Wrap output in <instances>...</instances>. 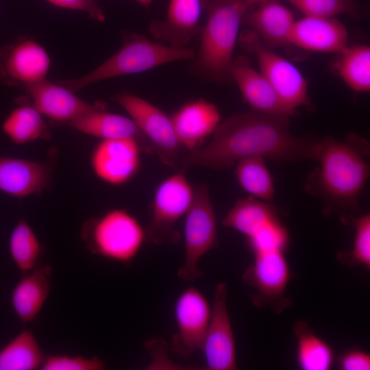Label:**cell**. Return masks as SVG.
Returning <instances> with one entry per match:
<instances>
[{
  "mask_svg": "<svg viewBox=\"0 0 370 370\" xmlns=\"http://www.w3.org/2000/svg\"><path fill=\"white\" fill-rule=\"evenodd\" d=\"M319 140L295 136L288 116L255 110L237 113L219 123L206 145L187 151L179 171L186 173L193 166L225 170L251 156L280 164L315 160Z\"/></svg>",
  "mask_w": 370,
  "mask_h": 370,
  "instance_id": "6da1fadb",
  "label": "cell"
},
{
  "mask_svg": "<svg viewBox=\"0 0 370 370\" xmlns=\"http://www.w3.org/2000/svg\"><path fill=\"white\" fill-rule=\"evenodd\" d=\"M369 150V143L352 133L343 140L320 138L315 160L320 165L308 175L305 190L322 201L325 214L358 210L370 174Z\"/></svg>",
  "mask_w": 370,
  "mask_h": 370,
  "instance_id": "7a4b0ae2",
  "label": "cell"
},
{
  "mask_svg": "<svg viewBox=\"0 0 370 370\" xmlns=\"http://www.w3.org/2000/svg\"><path fill=\"white\" fill-rule=\"evenodd\" d=\"M207 18L192 71L216 82L232 79L233 53L241 25L250 7L246 0H204Z\"/></svg>",
  "mask_w": 370,
  "mask_h": 370,
  "instance_id": "3957f363",
  "label": "cell"
},
{
  "mask_svg": "<svg viewBox=\"0 0 370 370\" xmlns=\"http://www.w3.org/2000/svg\"><path fill=\"white\" fill-rule=\"evenodd\" d=\"M122 38L121 48L90 72L57 82L76 92L105 79L143 73L173 62L190 60L195 56L191 48L162 45L136 33L124 32Z\"/></svg>",
  "mask_w": 370,
  "mask_h": 370,
  "instance_id": "277c9868",
  "label": "cell"
},
{
  "mask_svg": "<svg viewBox=\"0 0 370 370\" xmlns=\"http://www.w3.org/2000/svg\"><path fill=\"white\" fill-rule=\"evenodd\" d=\"M80 238L90 253L122 264L130 263L146 242L145 228L122 208L88 219Z\"/></svg>",
  "mask_w": 370,
  "mask_h": 370,
  "instance_id": "5b68a950",
  "label": "cell"
},
{
  "mask_svg": "<svg viewBox=\"0 0 370 370\" xmlns=\"http://www.w3.org/2000/svg\"><path fill=\"white\" fill-rule=\"evenodd\" d=\"M184 216V258L177 275L181 280L190 282L204 276L198 266L199 260L220 245L215 211L208 184L193 186V200Z\"/></svg>",
  "mask_w": 370,
  "mask_h": 370,
  "instance_id": "8992f818",
  "label": "cell"
},
{
  "mask_svg": "<svg viewBox=\"0 0 370 370\" xmlns=\"http://www.w3.org/2000/svg\"><path fill=\"white\" fill-rule=\"evenodd\" d=\"M193 197V186L185 173L176 171L157 186L150 206L149 221L145 228V241L154 245L177 244L181 234L177 221L188 210Z\"/></svg>",
  "mask_w": 370,
  "mask_h": 370,
  "instance_id": "52a82bcc",
  "label": "cell"
},
{
  "mask_svg": "<svg viewBox=\"0 0 370 370\" xmlns=\"http://www.w3.org/2000/svg\"><path fill=\"white\" fill-rule=\"evenodd\" d=\"M113 100L128 113L161 162L179 171L187 151L175 136L171 117L149 101L127 92L114 95Z\"/></svg>",
  "mask_w": 370,
  "mask_h": 370,
  "instance_id": "ba28073f",
  "label": "cell"
},
{
  "mask_svg": "<svg viewBox=\"0 0 370 370\" xmlns=\"http://www.w3.org/2000/svg\"><path fill=\"white\" fill-rule=\"evenodd\" d=\"M239 41L256 56L260 73L286 104L295 109L309 105L307 83L297 67L265 46L251 29L243 32Z\"/></svg>",
  "mask_w": 370,
  "mask_h": 370,
  "instance_id": "9c48e42d",
  "label": "cell"
},
{
  "mask_svg": "<svg viewBox=\"0 0 370 370\" xmlns=\"http://www.w3.org/2000/svg\"><path fill=\"white\" fill-rule=\"evenodd\" d=\"M291 271L283 252H269L254 256L253 263L243 272L242 279L253 293L251 298L258 307L268 306L280 313L291 305L285 295Z\"/></svg>",
  "mask_w": 370,
  "mask_h": 370,
  "instance_id": "30bf717a",
  "label": "cell"
},
{
  "mask_svg": "<svg viewBox=\"0 0 370 370\" xmlns=\"http://www.w3.org/2000/svg\"><path fill=\"white\" fill-rule=\"evenodd\" d=\"M51 67L47 51L35 38L18 37L0 49V82L25 87L47 79Z\"/></svg>",
  "mask_w": 370,
  "mask_h": 370,
  "instance_id": "8fae6325",
  "label": "cell"
},
{
  "mask_svg": "<svg viewBox=\"0 0 370 370\" xmlns=\"http://www.w3.org/2000/svg\"><path fill=\"white\" fill-rule=\"evenodd\" d=\"M211 307L199 289L189 286L176 299L174 314L176 332L171 340L173 352L184 358L201 350L210 322Z\"/></svg>",
  "mask_w": 370,
  "mask_h": 370,
  "instance_id": "7c38bea8",
  "label": "cell"
},
{
  "mask_svg": "<svg viewBox=\"0 0 370 370\" xmlns=\"http://www.w3.org/2000/svg\"><path fill=\"white\" fill-rule=\"evenodd\" d=\"M227 301V284L220 282L214 291L210 322L201 349L206 369H237L236 344Z\"/></svg>",
  "mask_w": 370,
  "mask_h": 370,
  "instance_id": "4fadbf2b",
  "label": "cell"
},
{
  "mask_svg": "<svg viewBox=\"0 0 370 370\" xmlns=\"http://www.w3.org/2000/svg\"><path fill=\"white\" fill-rule=\"evenodd\" d=\"M142 151L139 143L134 138L101 139L91 152L92 170L108 184L123 185L138 173Z\"/></svg>",
  "mask_w": 370,
  "mask_h": 370,
  "instance_id": "5bb4252c",
  "label": "cell"
},
{
  "mask_svg": "<svg viewBox=\"0 0 370 370\" xmlns=\"http://www.w3.org/2000/svg\"><path fill=\"white\" fill-rule=\"evenodd\" d=\"M23 89L29 96L31 103L43 116L64 125L90 112L104 108L103 103H90L58 82L47 79Z\"/></svg>",
  "mask_w": 370,
  "mask_h": 370,
  "instance_id": "9a60e30c",
  "label": "cell"
},
{
  "mask_svg": "<svg viewBox=\"0 0 370 370\" xmlns=\"http://www.w3.org/2000/svg\"><path fill=\"white\" fill-rule=\"evenodd\" d=\"M243 99L254 110L271 115L292 116L296 109L286 104L266 78L253 68L246 57L234 60L231 69Z\"/></svg>",
  "mask_w": 370,
  "mask_h": 370,
  "instance_id": "2e32d148",
  "label": "cell"
},
{
  "mask_svg": "<svg viewBox=\"0 0 370 370\" xmlns=\"http://www.w3.org/2000/svg\"><path fill=\"white\" fill-rule=\"evenodd\" d=\"M170 117L179 143L188 151L201 148L221 121L219 108L201 98L185 103Z\"/></svg>",
  "mask_w": 370,
  "mask_h": 370,
  "instance_id": "e0dca14e",
  "label": "cell"
},
{
  "mask_svg": "<svg viewBox=\"0 0 370 370\" xmlns=\"http://www.w3.org/2000/svg\"><path fill=\"white\" fill-rule=\"evenodd\" d=\"M51 169L47 163L0 157V190L23 198L40 195L51 185Z\"/></svg>",
  "mask_w": 370,
  "mask_h": 370,
  "instance_id": "ac0fdd59",
  "label": "cell"
},
{
  "mask_svg": "<svg viewBox=\"0 0 370 370\" xmlns=\"http://www.w3.org/2000/svg\"><path fill=\"white\" fill-rule=\"evenodd\" d=\"M347 39L345 26L336 18L305 16L295 21L289 44L306 50L338 54L347 46Z\"/></svg>",
  "mask_w": 370,
  "mask_h": 370,
  "instance_id": "d6986e66",
  "label": "cell"
},
{
  "mask_svg": "<svg viewBox=\"0 0 370 370\" xmlns=\"http://www.w3.org/2000/svg\"><path fill=\"white\" fill-rule=\"evenodd\" d=\"M204 0H170L163 21L150 26L153 36L174 47H186L197 31Z\"/></svg>",
  "mask_w": 370,
  "mask_h": 370,
  "instance_id": "ffe728a7",
  "label": "cell"
},
{
  "mask_svg": "<svg viewBox=\"0 0 370 370\" xmlns=\"http://www.w3.org/2000/svg\"><path fill=\"white\" fill-rule=\"evenodd\" d=\"M257 5L256 9L247 12L243 24L251 27L269 49L289 44L295 21L291 10L278 0H268Z\"/></svg>",
  "mask_w": 370,
  "mask_h": 370,
  "instance_id": "44dd1931",
  "label": "cell"
},
{
  "mask_svg": "<svg viewBox=\"0 0 370 370\" xmlns=\"http://www.w3.org/2000/svg\"><path fill=\"white\" fill-rule=\"evenodd\" d=\"M68 125L101 139L134 138L143 151L155 155L153 147L130 117L106 112L104 108L90 112Z\"/></svg>",
  "mask_w": 370,
  "mask_h": 370,
  "instance_id": "7402d4cb",
  "label": "cell"
},
{
  "mask_svg": "<svg viewBox=\"0 0 370 370\" xmlns=\"http://www.w3.org/2000/svg\"><path fill=\"white\" fill-rule=\"evenodd\" d=\"M52 268L41 265L24 273L15 285L11 303L17 317L23 323L32 321L42 308L50 292Z\"/></svg>",
  "mask_w": 370,
  "mask_h": 370,
  "instance_id": "603a6c76",
  "label": "cell"
},
{
  "mask_svg": "<svg viewBox=\"0 0 370 370\" xmlns=\"http://www.w3.org/2000/svg\"><path fill=\"white\" fill-rule=\"evenodd\" d=\"M277 208L251 195L239 199L223 219V225L243 234L246 238L278 219Z\"/></svg>",
  "mask_w": 370,
  "mask_h": 370,
  "instance_id": "cb8c5ba5",
  "label": "cell"
},
{
  "mask_svg": "<svg viewBox=\"0 0 370 370\" xmlns=\"http://www.w3.org/2000/svg\"><path fill=\"white\" fill-rule=\"evenodd\" d=\"M18 103L2 123L3 133L16 145L49 139L50 133L41 113L25 99L18 98Z\"/></svg>",
  "mask_w": 370,
  "mask_h": 370,
  "instance_id": "d4e9b609",
  "label": "cell"
},
{
  "mask_svg": "<svg viewBox=\"0 0 370 370\" xmlns=\"http://www.w3.org/2000/svg\"><path fill=\"white\" fill-rule=\"evenodd\" d=\"M293 333L297 339V362L302 370H329L334 361L332 347L318 336L304 321L296 322Z\"/></svg>",
  "mask_w": 370,
  "mask_h": 370,
  "instance_id": "484cf974",
  "label": "cell"
},
{
  "mask_svg": "<svg viewBox=\"0 0 370 370\" xmlns=\"http://www.w3.org/2000/svg\"><path fill=\"white\" fill-rule=\"evenodd\" d=\"M45 357L33 332L24 329L0 350V370L40 369Z\"/></svg>",
  "mask_w": 370,
  "mask_h": 370,
  "instance_id": "4316f807",
  "label": "cell"
},
{
  "mask_svg": "<svg viewBox=\"0 0 370 370\" xmlns=\"http://www.w3.org/2000/svg\"><path fill=\"white\" fill-rule=\"evenodd\" d=\"M338 56L335 70L342 80L355 92H369L370 47L365 45H347Z\"/></svg>",
  "mask_w": 370,
  "mask_h": 370,
  "instance_id": "83f0119b",
  "label": "cell"
},
{
  "mask_svg": "<svg viewBox=\"0 0 370 370\" xmlns=\"http://www.w3.org/2000/svg\"><path fill=\"white\" fill-rule=\"evenodd\" d=\"M235 175L244 191L258 199L273 203L275 187L264 159L247 157L236 162Z\"/></svg>",
  "mask_w": 370,
  "mask_h": 370,
  "instance_id": "f1b7e54d",
  "label": "cell"
},
{
  "mask_svg": "<svg viewBox=\"0 0 370 370\" xmlns=\"http://www.w3.org/2000/svg\"><path fill=\"white\" fill-rule=\"evenodd\" d=\"M9 250L12 260L23 274L40 265L42 244L23 218L18 221L10 234Z\"/></svg>",
  "mask_w": 370,
  "mask_h": 370,
  "instance_id": "f546056e",
  "label": "cell"
},
{
  "mask_svg": "<svg viewBox=\"0 0 370 370\" xmlns=\"http://www.w3.org/2000/svg\"><path fill=\"white\" fill-rule=\"evenodd\" d=\"M345 221L354 226L355 236L353 248L349 252L339 253V260L350 267L363 266L367 270L370 269V215L366 214L354 217L352 215L345 217Z\"/></svg>",
  "mask_w": 370,
  "mask_h": 370,
  "instance_id": "4dcf8cb0",
  "label": "cell"
},
{
  "mask_svg": "<svg viewBox=\"0 0 370 370\" xmlns=\"http://www.w3.org/2000/svg\"><path fill=\"white\" fill-rule=\"evenodd\" d=\"M247 245L255 256L269 252H283L288 248L290 235L280 219L268 223L254 235L247 237Z\"/></svg>",
  "mask_w": 370,
  "mask_h": 370,
  "instance_id": "1f68e13d",
  "label": "cell"
},
{
  "mask_svg": "<svg viewBox=\"0 0 370 370\" xmlns=\"http://www.w3.org/2000/svg\"><path fill=\"white\" fill-rule=\"evenodd\" d=\"M305 16L332 18L341 14H356L354 0H287Z\"/></svg>",
  "mask_w": 370,
  "mask_h": 370,
  "instance_id": "d6a6232c",
  "label": "cell"
},
{
  "mask_svg": "<svg viewBox=\"0 0 370 370\" xmlns=\"http://www.w3.org/2000/svg\"><path fill=\"white\" fill-rule=\"evenodd\" d=\"M106 363L97 356L49 355L45 357L42 370H103Z\"/></svg>",
  "mask_w": 370,
  "mask_h": 370,
  "instance_id": "836d02e7",
  "label": "cell"
},
{
  "mask_svg": "<svg viewBox=\"0 0 370 370\" xmlns=\"http://www.w3.org/2000/svg\"><path fill=\"white\" fill-rule=\"evenodd\" d=\"M49 3L64 9L85 12L89 18L97 22H103L106 16L97 0H46Z\"/></svg>",
  "mask_w": 370,
  "mask_h": 370,
  "instance_id": "e575fe53",
  "label": "cell"
},
{
  "mask_svg": "<svg viewBox=\"0 0 370 370\" xmlns=\"http://www.w3.org/2000/svg\"><path fill=\"white\" fill-rule=\"evenodd\" d=\"M337 364L341 370H369L370 356L363 350L352 348L338 356Z\"/></svg>",
  "mask_w": 370,
  "mask_h": 370,
  "instance_id": "d590c367",
  "label": "cell"
},
{
  "mask_svg": "<svg viewBox=\"0 0 370 370\" xmlns=\"http://www.w3.org/2000/svg\"><path fill=\"white\" fill-rule=\"evenodd\" d=\"M135 1L138 2V3H140V5L146 8H148L151 4L153 0H135Z\"/></svg>",
  "mask_w": 370,
  "mask_h": 370,
  "instance_id": "8d00e7d4",
  "label": "cell"
},
{
  "mask_svg": "<svg viewBox=\"0 0 370 370\" xmlns=\"http://www.w3.org/2000/svg\"><path fill=\"white\" fill-rule=\"evenodd\" d=\"M246 1H247V4L250 7H253L254 5H257L261 2L268 1V0H246Z\"/></svg>",
  "mask_w": 370,
  "mask_h": 370,
  "instance_id": "74e56055",
  "label": "cell"
}]
</instances>
